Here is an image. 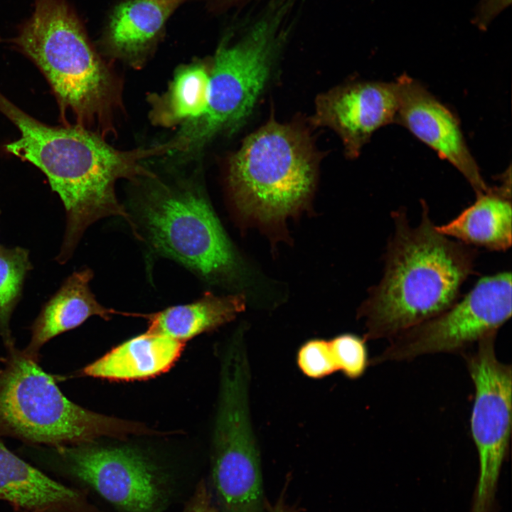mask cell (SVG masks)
Returning <instances> with one entry per match:
<instances>
[{
  "mask_svg": "<svg viewBox=\"0 0 512 512\" xmlns=\"http://www.w3.org/2000/svg\"><path fill=\"white\" fill-rule=\"evenodd\" d=\"M497 334H489L464 353L475 388L470 427L479 461V474L470 512H494L501 467L509 452L512 370L496 354Z\"/></svg>",
  "mask_w": 512,
  "mask_h": 512,
  "instance_id": "cell-9",
  "label": "cell"
},
{
  "mask_svg": "<svg viewBox=\"0 0 512 512\" xmlns=\"http://www.w3.org/2000/svg\"><path fill=\"white\" fill-rule=\"evenodd\" d=\"M391 217L394 232L386 247L383 275L357 311V318L364 320L366 341L389 340L450 307L477 257L475 247L437 230L424 202L417 226L404 209L393 211Z\"/></svg>",
  "mask_w": 512,
  "mask_h": 512,
  "instance_id": "cell-1",
  "label": "cell"
},
{
  "mask_svg": "<svg viewBox=\"0 0 512 512\" xmlns=\"http://www.w3.org/2000/svg\"><path fill=\"white\" fill-rule=\"evenodd\" d=\"M210 69V66L201 60L178 68L168 90L149 97L152 123L174 127L201 117L208 105Z\"/></svg>",
  "mask_w": 512,
  "mask_h": 512,
  "instance_id": "cell-20",
  "label": "cell"
},
{
  "mask_svg": "<svg viewBox=\"0 0 512 512\" xmlns=\"http://www.w3.org/2000/svg\"><path fill=\"white\" fill-rule=\"evenodd\" d=\"M92 277L90 268L74 272L44 304L31 327L30 342L23 350L27 356L38 362L40 350L45 343L79 326L90 316L106 320L115 314L139 316V314L121 313L100 304L89 286Z\"/></svg>",
  "mask_w": 512,
  "mask_h": 512,
  "instance_id": "cell-15",
  "label": "cell"
},
{
  "mask_svg": "<svg viewBox=\"0 0 512 512\" xmlns=\"http://www.w3.org/2000/svg\"><path fill=\"white\" fill-rule=\"evenodd\" d=\"M246 304L247 296L244 292L225 296L206 292L192 303L145 314L144 318L148 319L147 331L184 343L195 336L231 321L245 310Z\"/></svg>",
  "mask_w": 512,
  "mask_h": 512,
  "instance_id": "cell-19",
  "label": "cell"
},
{
  "mask_svg": "<svg viewBox=\"0 0 512 512\" xmlns=\"http://www.w3.org/2000/svg\"><path fill=\"white\" fill-rule=\"evenodd\" d=\"M272 29L260 23L238 42L222 43L210 69L207 109L174 136L185 156L200 152L217 135L234 132L250 115L270 74L275 51Z\"/></svg>",
  "mask_w": 512,
  "mask_h": 512,
  "instance_id": "cell-7",
  "label": "cell"
},
{
  "mask_svg": "<svg viewBox=\"0 0 512 512\" xmlns=\"http://www.w3.org/2000/svg\"><path fill=\"white\" fill-rule=\"evenodd\" d=\"M183 342L146 331L85 366V375L115 380L144 379L165 372L180 356Z\"/></svg>",
  "mask_w": 512,
  "mask_h": 512,
  "instance_id": "cell-18",
  "label": "cell"
},
{
  "mask_svg": "<svg viewBox=\"0 0 512 512\" xmlns=\"http://www.w3.org/2000/svg\"><path fill=\"white\" fill-rule=\"evenodd\" d=\"M0 500L16 512H79L82 494L47 476L0 441Z\"/></svg>",
  "mask_w": 512,
  "mask_h": 512,
  "instance_id": "cell-16",
  "label": "cell"
},
{
  "mask_svg": "<svg viewBox=\"0 0 512 512\" xmlns=\"http://www.w3.org/2000/svg\"><path fill=\"white\" fill-rule=\"evenodd\" d=\"M186 512H216L205 488L200 489Z\"/></svg>",
  "mask_w": 512,
  "mask_h": 512,
  "instance_id": "cell-24",
  "label": "cell"
},
{
  "mask_svg": "<svg viewBox=\"0 0 512 512\" xmlns=\"http://www.w3.org/2000/svg\"><path fill=\"white\" fill-rule=\"evenodd\" d=\"M0 213H1V210H0Z\"/></svg>",
  "mask_w": 512,
  "mask_h": 512,
  "instance_id": "cell-26",
  "label": "cell"
},
{
  "mask_svg": "<svg viewBox=\"0 0 512 512\" xmlns=\"http://www.w3.org/2000/svg\"><path fill=\"white\" fill-rule=\"evenodd\" d=\"M398 108L396 82H356L320 94L311 122L335 131L355 159L376 130L395 122Z\"/></svg>",
  "mask_w": 512,
  "mask_h": 512,
  "instance_id": "cell-12",
  "label": "cell"
},
{
  "mask_svg": "<svg viewBox=\"0 0 512 512\" xmlns=\"http://www.w3.org/2000/svg\"><path fill=\"white\" fill-rule=\"evenodd\" d=\"M511 316V272L486 276L444 311L389 339V345L370 363L409 361L439 353H464L484 337L497 334Z\"/></svg>",
  "mask_w": 512,
  "mask_h": 512,
  "instance_id": "cell-8",
  "label": "cell"
},
{
  "mask_svg": "<svg viewBox=\"0 0 512 512\" xmlns=\"http://www.w3.org/2000/svg\"><path fill=\"white\" fill-rule=\"evenodd\" d=\"M329 343L338 370L350 379H358L365 373L370 360L364 337L346 333Z\"/></svg>",
  "mask_w": 512,
  "mask_h": 512,
  "instance_id": "cell-22",
  "label": "cell"
},
{
  "mask_svg": "<svg viewBox=\"0 0 512 512\" xmlns=\"http://www.w3.org/2000/svg\"><path fill=\"white\" fill-rule=\"evenodd\" d=\"M319 158L306 131L270 119L230 158L227 185L235 213L271 240L285 239L286 222L306 210Z\"/></svg>",
  "mask_w": 512,
  "mask_h": 512,
  "instance_id": "cell-4",
  "label": "cell"
},
{
  "mask_svg": "<svg viewBox=\"0 0 512 512\" xmlns=\"http://www.w3.org/2000/svg\"><path fill=\"white\" fill-rule=\"evenodd\" d=\"M0 111L20 132L16 140L6 144V151L39 169L63 203L65 244L77 245L85 230L101 218L125 215L115 186L121 179L134 181L143 174L141 149H116L80 126L43 123L1 93Z\"/></svg>",
  "mask_w": 512,
  "mask_h": 512,
  "instance_id": "cell-2",
  "label": "cell"
},
{
  "mask_svg": "<svg viewBox=\"0 0 512 512\" xmlns=\"http://www.w3.org/2000/svg\"><path fill=\"white\" fill-rule=\"evenodd\" d=\"M398 108L395 122L447 160L467 180L476 196L489 187L471 155L457 119L419 81L402 75L395 81Z\"/></svg>",
  "mask_w": 512,
  "mask_h": 512,
  "instance_id": "cell-13",
  "label": "cell"
},
{
  "mask_svg": "<svg viewBox=\"0 0 512 512\" xmlns=\"http://www.w3.org/2000/svg\"><path fill=\"white\" fill-rule=\"evenodd\" d=\"M32 268L28 250L0 245V336L6 348L15 346L10 320L21 298L26 277Z\"/></svg>",
  "mask_w": 512,
  "mask_h": 512,
  "instance_id": "cell-21",
  "label": "cell"
},
{
  "mask_svg": "<svg viewBox=\"0 0 512 512\" xmlns=\"http://www.w3.org/2000/svg\"><path fill=\"white\" fill-rule=\"evenodd\" d=\"M286 486L282 490L277 501L273 505H267L266 503V508L267 512H299L300 509H298L296 506H291L286 501Z\"/></svg>",
  "mask_w": 512,
  "mask_h": 512,
  "instance_id": "cell-25",
  "label": "cell"
},
{
  "mask_svg": "<svg viewBox=\"0 0 512 512\" xmlns=\"http://www.w3.org/2000/svg\"><path fill=\"white\" fill-rule=\"evenodd\" d=\"M299 368L306 376L320 379L337 371L329 341L313 338L306 341L297 354Z\"/></svg>",
  "mask_w": 512,
  "mask_h": 512,
  "instance_id": "cell-23",
  "label": "cell"
},
{
  "mask_svg": "<svg viewBox=\"0 0 512 512\" xmlns=\"http://www.w3.org/2000/svg\"><path fill=\"white\" fill-rule=\"evenodd\" d=\"M6 350L0 366V437L56 449L144 432L135 423L71 402L38 362L15 346Z\"/></svg>",
  "mask_w": 512,
  "mask_h": 512,
  "instance_id": "cell-5",
  "label": "cell"
},
{
  "mask_svg": "<svg viewBox=\"0 0 512 512\" xmlns=\"http://www.w3.org/2000/svg\"><path fill=\"white\" fill-rule=\"evenodd\" d=\"M248 383H221L214 431L213 479L226 512H263L260 459L249 410Z\"/></svg>",
  "mask_w": 512,
  "mask_h": 512,
  "instance_id": "cell-10",
  "label": "cell"
},
{
  "mask_svg": "<svg viewBox=\"0 0 512 512\" xmlns=\"http://www.w3.org/2000/svg\"><path fill=\"white\" fill-rule=\"evenodd\" d=\"M187 0H125L112 11L100 40L104 53L141 68L164 34L171 15Z\"/></svg>",
  "mask_w": 512,
  "mask_h": 512,
  "instance_id": "cell-14",
  "label": "cell"
},
{
  "mask_svg": "<svg viewBox=\"0 0 512 512\" xmlns=\"http://www.w3.org/2000/svg\"><path fill=\"white\" fill-rule=\"evenodd\" d=\"M156 177L137 205L151 245L208 281L240 284L247 269L205 195L186 182Z\"/></svg>",
  "mask_w": 512,
  "mask_h": 512,
  "instance_id": "cell-6",
  "label": "cell"
},
{
  "mask_svg": "<svg viewBox=\"0 0 512 512\" xmlns=\"http://www.w3.org/2000/svg\"><path fill=\"white\" fill-rule=\"evenodd\" d=\"M511 178L476 196V201L450 222L436 226L442 234L469 246L506 251L511 245Z\"/></svg>",
  "mask_w": 512,
  "mask_h": 512,
  "instance_id": "cell-17",
  "label": "cell"
},
{
  "mask_svg": "<svg viewBox=\"0 0 512 512\" xmlns=\"http://www.w3.org/2000/svg\"><path fill=\"white\" fill-rule=\"evenodd\" d=\"M92 443L55 449L66 473L127 511H150L159 492L146 460L131 449Z\"/></svg>",
  "mask_w": 512,
  "mask_h": 512,
  "instance_id": "cell-11",
  "label": "cell"
},
{
  "mask_svg": "<svg viewBox=\"0 0 512 512\" xmlns=\"http://www.w3.org/2000/svg\"><path fill=\"white\" fill-rule=\"evenodd\" d=\"M38 68L58 104L77 125L105 137L115 132L120 80L91 45L67 0H36L31 16L10 41Z\"/></svg>",
  "mask_w": 512,
  "mask_h": 512,
  "instance_id": "cell-3",
  "label": "cell"
}]
</instances>
